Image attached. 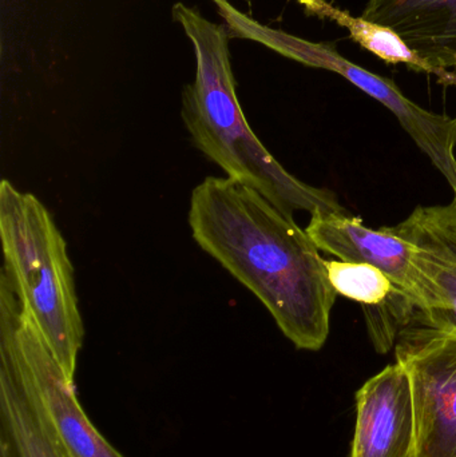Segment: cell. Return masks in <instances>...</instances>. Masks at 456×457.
<instances>
[{
    "instance_id": "7c38bea8",
    "label": "cell",
    "mask_w": 456,
    "mask_h": 457,
    "mask_svg": "<svg viewBox=\"0 0 456 457\" xmlns=\"http://www.w3.org/2000/svg\"><path fill=\"white\" fill-rule=\"evenodd\" d=\"M300 2L320 18L332 19L347 29L355 42L363 46L369 53L379 56L383 61L393 64L404 63L417 71L438 75L433 67L428 66L414 51L410 50L409 46L393 29L372 23L361 16L355 18L351 13L335 7L331 3H327L326 0H300Z\"/></svg>"
},
{
    "instance_id": "3957f363",
    "label": "cell",
    "mask_w": 456,
    "mask_h": 457,
    "mask_svg": "<svg viewBox=\"0 0 456 457\" xmlns=\"http://www.w3.org/2000/svg\"><path fill=\"white\" fill-rule=\"evenodd\" d=\"M0 238L3 273L75 383L85 328L66 241L46 206L7 179L0 185Z\"/></svg>"
},
{
    "instance_id": "5b68a950",
    "label": "cell",
    "mask_w": 456,
    "mask_h": 457,
    "mask_svg": "<svg viewBox=\"0 0 456 457\" xmlns=\"http://www.w3.org/2000/svg\"><path fill=\"white\" fill-rule=\"evenodd\" d=\"M0 348L15 362L45 408L70 457H125L91 423L67 378L8 277L0 274Z\"/></svg>"
},
{
    "instance_id": "9c48e42d",
    "label": "cell",
    "mask_w": 456,
    "mask_h": 457,
    "mask_svg": "<svg viewBox=\"0 0 456 457\" xmlns=\"http://www.w3.org/2000/svg\"><path fill=\"white\" fill-rule=\"evenodd\" d=\"M305 231L319 250L347 262L369 263L380 269L419 311L414 246L394 227L377 230L364 227L359 217L351 214H313Z\"/></svg>"
},
{
    "instance_id": "7a4b0ae2",
    "label": "cell",
    "mask_w": 456,
    "mask_h": 457,
    "mask_svg": "<svg viewBox=\"0 0 456 457\" xmlns=\"http://www.w3.org/2000/svg\"><path fill=\"white\" fill-rule=\"evenodd\" d=\"M173 21L195 50V79L182 93L181 117L193 145L222 169L228 179L267 198L284 216L350 214L328 189L304 184L265 149L241 109L230 64L229 31L198 8L176 3Z\"/></svg>"
},
{
    "instance_id": "6da1fadb",
    "label": "cell",
    "mask_w": 456,
    "mask_h": 457,
    "mask_svg": "<svg viewBox=\"0 0 456 457\" xmlns=\"http://www.w3.org/2000/svg\"><path fill=\"white\" fill-rule=\"evenodd\" d=\"M187 221L198 246L259 298L297 349L326 345L339 295L294 220L251 187L208 177L193 189Z\"/></svg>"
},
{
    "instance_id": "277c9868",
    "label": "cell",
    "mask_w": 456,
    "mask_h": 457,
    "mask_svg": "<svg viewBox=\"0 0 456 457\" xmlns=\"http://www.w3.org/2000/svg\"><path fill=\"white\" fill-rule=\"evenodd\" d=\"M220 12L224 19H228V23L235 31L240 29L238 35L241 37L260 40L278 53L307 66L337 72L387 107L398 118L402 128L411 137L423 154L427 155L431 163L441 171L456 197V117L436 114L423 109L407 98L393 80L352 63L340 55L332 45L310 42L254 23L236 11L229 3H225Z\"/></svg>"
},
{
    "instance_id": "30bf717a",
    "label": "cell",
    "mask_w": 456,
    "mask_h": 457,
    "mask_svg": "<svg viewBox=\"0 0 456 457\" xmlns=\"http://www.w3.org/2000/svg\"><path fill=\"white\" fill-rule=\"evenodd\" d=\"M361 18L393 29L439 77L456 69V0H369Z\"/></svg>"
},
{
    "instance_id": "ba28073f",
    "label": "cell",
    "mask_w": 456,
    "mask_h": 457,
    "mask_svg": "<svg viewBox=\"0 0 456 457\" xmlns=\"http://www.w3.org/2000/svg\"><path fill=\"white\" fill-rule=\"evenodd\" d=\"M415 410L409 375L387 365L356 392L350 457H414Z\"/></svg>"
},
{
    "instance_id": "8fae6325",
    "label": "cell",
    "mask_w": 456,
    "mask_h": 457,
    "mask_svg": "<svg viewBox=\"0 0 456 457\" xmlns=\"http://www.w3.org/2000/svg\"><path fill=\"white\" fill-rule=\"evenodd\" d=\"M0 457H70L37 395L2 348Z\"/></svg>"
},
{
    "instance_id": "4fadbf2b",
    "label": "cell",
    "mask_w": 456,
    "mask_h": 457,
    "mask_svg": "<svg viewBox=\"0 0 456 457\" xmlns=\"http://www.w3.org/2000/svg\"><path fill=\"white\" fill-rule=\"evenodd\" d=\"M326 269L335 292L361 303L363 311L379 308L395 295H404L387 274L369 263L326 261Z\"/></svg>"
},
{
    "instance_id": "5bb4252c",
    "label": "cell",
    "mask_w": 456,
    "mask_h": 457,
    "mask_svg": "<svg viewBox=\"0 0 456 457\" xmlns=\"http://www.w3.org/2000/svg\"><path fill=\"white\" fill-rule=\"evenodd\" d=\"M456 198V197H455Z\"/></svg>"
},
{
    "instance_id": "52a82bcc",
    "label": "cell",
    "mask_w": 456,
    "mask_h": 457,
    "mask_svg": "<svg viewBox=\"0 0 456 457\" xmlns=\"http://www.w3.org/2000/svg\"><path fill=\"white\" fill-rule=\"evenodd\" d=\"M394 228L414 246L420 289L414 322L456 333V198L418 206Z\"/></svg>"
},
{
    "instance_id": "8992f818",
    "label": "cell",
    "mask_w": 456,
    "mask_h": 457,
    "mask_svg": "<svg viewBox=\"0 0 456 457\" xmlns=\"http://www.w3.org/2000/svg\"><path fill=\"white\" fill-rule=\"evenodd\" d=\"M394 349L411 384L414 457H456V333L414 322Z\"/></svg>"
}]
</instances>
